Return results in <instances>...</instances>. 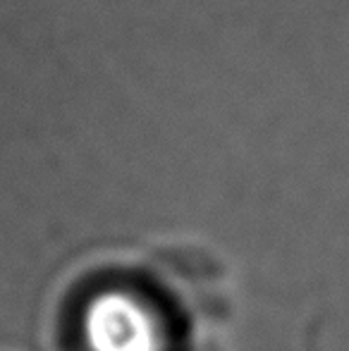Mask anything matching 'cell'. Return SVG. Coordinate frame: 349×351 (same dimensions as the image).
<instances>
[{"label": "cell", "instance_id": "cell-1", "mask_svg": "<svg viewBox=\"0 0 349 351\" xmlns=\"http://www.w3.org/2000/svg\"><path fill=\"white\" fill-rule=\"evenodd\" d=\"M86 351H165L163 325L149 304L122 289H106L82 313Z\"/></svg>", "mask_w": 349, "mask_h": 351}]
</instances>
